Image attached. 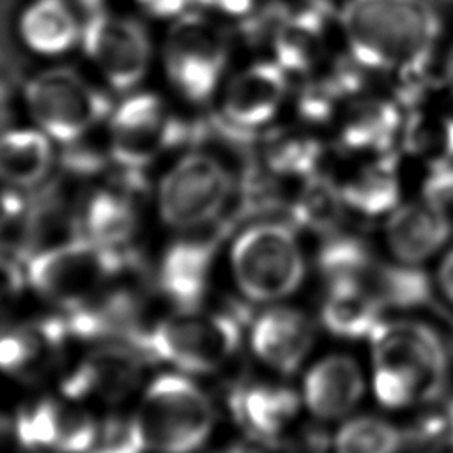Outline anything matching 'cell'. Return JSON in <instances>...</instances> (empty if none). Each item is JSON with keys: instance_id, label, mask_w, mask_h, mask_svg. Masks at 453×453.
I'll return each instance as SVG.
<instances>
[{"instance_id": "34", "label": "cell", "mask_w": 453, "mask_h": 453, "mask_svg": "<svg viewBox=\"0 0 453 453\" xmlns=\"http://www.w3.org/2000/svg\"><path fill=\"white\" fill-rule=\"evenodd\" d=\"M133 7V14L140 19L163 21L165 25L188 14L193 9V0H127Z\"/></svg>"}, {"instance_id": "40", "label": "cell", "mask_w": 453, "mask_h": 453, "mask_svg": "<svg viewBox=\"0 0 453 453\" xmlns=\"http://www.w3.org/2000/svg\"><path fill=\"white\" fill-rule=\"evenodd\" d=\"M444 85L448 90V96H451L453 99V46L446 57V64H444Z\"/></svg>"}, {"instance_id": "10", "label": "cell", "mask_w": 453, "mask_h": 453, "mask_svg": "<svg viewBox=\"0 0 453 453\" xmlns=\"http://www.w3.org/2000/svg\"><path fill=\"white\" fill-rule=\"evenodd\" d=\"M23 99L35 126L53 142L65 145L83 140L96 126L106 122L113 106L101 87L67 67L30 78Z\"/></svg>"}, {"instance_id": "5", "label": "cell", "mask_w": 453, "mask_h": 453, "mask_svg": "<svg viewBox=\"0 0 453 453\" xmlns=\"http://www.w3.org/2000/svg\"><path fill=\"white\" fill-rule=\"evenodd\" d=\"M244 319L214 308H175L136 334L131 345L149 359L188 375H212L232 363L244 342Z\"/></svg>"}, {"instance_id": "36", "label": "cell", "mask_w": 453, "mask_h": 453, "mask_svg": "<svg viewBox=\"0 0 453 453\" xmlns=\"http://www.w3.org/2000/svg\"><path fill=\"white\" fill-rule=\"evenodd\" d=\"M25 285V274L18 262L0 248V308L14 299Z\"/></svg>"}, {"instance_id": "28", "label": "cell", "mask_w": 453, "mask_h": 453, "mask_svg": "<svg viewBox=\"0 0 453 453\" xmlns=\"http://www.w3.org/2000/svg\"><path fill=\"white\" fill-rule=\"evenodd\" d=\"M375 260L377 257L365 239L336 230L324 235L317 250L315 267L326 285L336 281L365 283Z\"/></svg>"}, {"instance_id": "20", "label": "cell", "mask_w": 453, "mask_h": 453, "mask_svg": "<svg viewBox=\"0 0 453 453\" xmlns=\"http://www.w3.org/2000/svg\"><path fill=\"white\" fill-rule=\"evenodd\" d=\"M453 219L444 209L419 196L395 207L382 225V248L388 260L423 267L449 244Z\"/></svg>"}, {"instance_id": "35", "label": "cell", "mask_w": 453, "mask_h": 453, "mask_svg": "<svg viewBox=\"0 0 453 453\" xmlns=\"http://www.w3.org/2000/svg\"><path fill=\"white\" fill-rule=\"evenodd\" d=\"M434 292L453 308V242L448 244L442 253L435 258V267L432 274Z\"/></svg>"}, {"instance_id": "12", "label": "cell", "mask_w": 453, "mask_h": 453, "mask_svg": "<svg viewBox=\"0 0 453 453\" xmlns=\"http://www.w3.org/2000/svg\"><path fill=\"white\" fill-rule=\"evenodd\" d=\"M267 57L292 78L326 62L340 46L338 5L329 0H288L267 18Z\"/></svg>"}, {"instance_id": "3", "label": "cell", "mask_w": 453, "mask_h": 453, "mask_svg": "<svg viewBox=\"0 0 453 453\" xmlns=\"http://www.w3.org/2000/svg\"><path fill=\"white\" fill-rule=\"evenodd\" d=\"M234 292L248 304H276L294 297L308 278V255L299 228L283 219H257L237 228L225 251Z\"/></svg>"}, {"instance_id": "24", "label": "cell", "mask_w": 453, "mask_h": 453, "mask_svg": "<svg viewBox=\"0 0 453 453\" xmlns=\"http://www.w3.org/2000/svg\"><path fill=\"white\" fill-rule=\"evenodd\" d=\"M384 308L363 281L327 283L320 301V326L340 340H366L384 320Z\"/></svg>"}, {"instance_id": "33", "label": "cell", "mask_w": 453, "mask_h": 453, "mask_svg": "<svg viewBox=\"0 0 453 453\" xmlns=\"http://www.w3.org/2000/svg\"><path fill=\"white\" fill-rule=\"evenodd\" d=\"M260 4L262 0H193V9L228 25L251 18Z\"/></svg>"}, {"instance_id": "1", "label": "cell", "mask_w": 453, "mask_h": 453, "mask_svg": "<svg viewBox=\"0 0 453 453\" xmlns=\"http://www.w3.org/2000/svg\"><path fill=\"white\" fill-rule=\"evenodd\" d=\"M338 23L343 48L370 81L403 103L423 92L441 37L430 0H343Z\"/></svg>"}, {"instance_id": "21", "label": "cell", "mask_w": 453, "mask_h": 453, "mask_svg": "<svg viewBox=\"0 0 453 453\" xmlns=\"http://www.w3.org/2000/svg\"><path fill=\"white\" fill-rule=\"evenodd\" d=\"M119 180L92 191L78 212V234L106 248L127 250L140 226L136 195L145 173L119 170Z\"/></svg>"}, {"instance_id": "11", "label": "cell", "mask_w": 453, "mask_h": 453, "mask_svg": "<svg viewBox=\"0 0 453 453\" xmlns=\"http://www.w3.org/2000/svg\"><path fill=\"white\" fill-rule=\"evenodd\" d=\"M80 46L103 83L120 96L143 87L156 57L142 19L110 9H96L83 21Z\"/></svg>"}, {"instance_id": "13", "label": "cell", "mask_w": 453, "mask_h": 453, "mask_svg": "<svg viewBox=\"0 0 453 453\" xmlns=\"http://www.w3.org/2000/svg\"><path fill=\"white\" fill-rule=\"evenodd\" d=\"M294 78L271 57H257L226 74L216 99L219 120L241 134H260L287 115Z\"/></svg>"}, {"instance_id": "15", "label": "cell", "mask_w": 453, "mask_h": 453, "mask_svg": "<svg viewBox=\"0 0 453 453\" xmlns=\"http://www.w3.org/2000/svg\"><path fill=\"white\" fill-rule=\"evenodd\" d=\"M223 228L177 234L163 248L154 267V285L163 299L175 308L202 306L211 288Z\"/></svg>"}, {"instance_id": "16", "label": "cell", "mask_w": 453, "mask_h": 453, "mask_svg": "<svg viewBox=\"0 0 453 453\" xmlns=\"http://www.w3.org/2000/svg\"><path fill=\"white\" fill-rule=\"evenodd\" d=\"M246 342L262 366L288 377L299 372L313 349L315 322L296 306L267 304L250 320Z\"/></svg>"}, {"instance_id": "26", "label": "cell", "mask_w": 453, "mask_h": 453, "mask_svg": "<svg viewBox=\"0 0 453 453\" xmlns=\"http://www.w3.org/2000/svg\"><path fill=\"white\" fill-rule=\"evenodd\" d=\"M53 161V140L39 127L0 131V182L34 188L48 177Z\"/></svg>"}, {"instance_id": "17", "label": "cell", "mask_w": 453, "mask_h": 453, "mask_svg": "<svg viewBox=\"0 0 453 453\" xmlns=\"http://www.w3.org/2000/svg\"><path fill=\"white\" fill-rule=\"evenodd\" d=\"M366 375L359 359L333 350L313 359L301 380V402L319 423L343 421L354 414L366 393Z\"/></svg>"}, {"instance_id": "38", "label": "cell", "mask_w": 453, "mask_h": 453, "mask_svg": "<svg viewBox=\"0 0 453 453\" xmlns=\"http://www.w3.org/2000/svg\"><path fill=\"white\" fill-rule=\"evenodd\" d=\"M419 453H453V428H442L425 437Z\"/></svg>"}, {"instance_id": "2", "label": "cell", "mask_w": 453, "mask_h": 453, "mask_svg": "<svg viewBox=\"0 0 453 453\" xmlns=\"http://www.w3.org/2000/svg\"><path fill=\"white\" fill-rule=\"evenodd\" d=\"M375 402L388 411H405L432 402L446 386L449 350L441 333L421 320H382L368 338Z\"/></svg>"}, {"instance_id": "32", "label": "cell", "mask_w": 453, "mask_h": 453, "mask_svg": "<svg viewBox=\"0 0 453 453\" xmlns=\"http://www.w3.org/2000/svg\"><path fill=\"white\" fill-rule=\"evenodd\" d=\"M99 428L101 425L85 409L60 405L58 437L53 449L57 453H88L99 437Z\"/></svg>"}, {"instance_id": "23", "label": "cell", "mask_w": 453, "mask_h": 453, "mask_svg": "<svg viewBox=\"0 0 453 453\" xmlns=\"http://www.w3.org/2000/svg\"><path fill=\"white\" fill-rule=\"evenodd\" d=\"M228 409L244 434L283 437L296 423L301 395L280 380L246 379L228 393Z\"/></svg>"}, {"instance_id": "8", "label": "cell", "mask_w": 453, "mask_h": 453, "mask_svg": "<svg viewBox=\"0 0 453 453\" xmlns=\"http://www.w3.org/2000/svg\"><path fill=\"white\" fill-rule=\"evenodd\" d=\"M133 258L76 235L27 258V278L35 292L62 310H73L119 281Z\"/></svg>"}, {"instance_id": "6", "label": "cell", "mask_w": 453, "mask_h": 453, "mask_svg": "<svg viewBox=\"0 0 453 453\" xmlns=\"http://www.w3.org/2000/svg\"><path fill=\"white\" fill-rule=\"evenodd\" d=\"M131 416L147 453H198L218 426L212 398L177 370L152 377Z\"/></svg>"}, {"instance_id": "7", "label": "cell", "mask_w": 453, "mask_h": 453, "mask_svg": "<svg viewBox=\"0 0 453 453\" xmlns=\"http://www.w3.org/2000/svg\"><path fill=\"white\" fill-rule=\"evenodd\" d=\"M157 57L173 99L191 106L211 104L232 69L226 23L189 11L166 25Z\"/></svg>"}, {"instance_id": "14", "label": "cell", "mask_w": 453, "mask_h": 453, "mask_svg": "<svg viewBox=\"0 0 453 453\" xmlns=\"http://www.w3.org/2000/svg\"><path fill=\"white\" fill-rule=\"evenodd\" d=\"M405 103L391 90L370 83L347 99L331 127L340 154L370 156L398 152Z\"/></svg>"}, {"instance_id": "41", "label": "cell", "mask_w": 453, "mask_h": 453, "mask_svg": "<svg viewBox=\"0 0 453 453\" xmlns=\"http://www.w3.org/2000/svg\"><path fill=\"white\" fill-rule=\"evenodd\" d=\"M2 432H4V421L0 419V437H2Z\"/></svg>"}, {"instance_id": "37", "label": "cell", "mask_w": 453, "mask_h": 453, "mask_svg": "<svg viewBox=\"0 0 453 453\" xmlns=\"http://www.w3.org/2000/svg\"><path fill=\"white\" fill-rule=\"evenodd\" d=\"M226 453H296L290 449L281 437H262L253 434H244L241 439L234 441Z\"/></svg>"}, {"instance_id": "27", "label": "cell", "mask_w": 453, "mask_h": 453, "mask_svg": "<svg viewBox=\"0 0 453 453\" xmlns=\"http://www.w3.org/2000/svg\"><path fill=\"white\" fill-rule=\"evenodd\" d=\"M365 285L377 297L382 308L388 310H418L425 306L432 294V278L421 267L396 264L393 260H375Z\"/></svg>"}, {"instance_id": "39", "label": "cell", "mask_w": 453, "mask_h": 453, "mask_svg": "<svg viewBox=\"0 0 453 453\" xmlns=\"http://www.w3.org/2000/svg\"><path fill=\"white\" fill-rule=\"evenodd\" d=\"M12 119V96L5 81L0 80V131L7 129Z\"/></svg>"}, {"instance_id": "19", "label": "cell", "mask_w": 453, "mask_h": 453, "mask_svg": "<svg viewBox=\"0 0 453 453\" xmlns=\"http://www.w3.org/2000/svg\"><path fill=\"white\" fill-rule=\"evenodd\" d=\"M147 359L127 342H106L64 377L60 389L73 400L96 396L108 403H120L140 388Z\"/></svg>"}, {"instance_id": "25", "label": "cell", "mask_w": 453, "mask_h": 453, "mask_svg": "<svg viewBox=\"0 0 453 453\" xmlns=\"http://www.w3.org/2000/svg\"><path fill=\"white\" fill-rule=\"evenodd\" d=\"M81 25L67 0H32L19 14L18 34L32 53L58 57L80 44Z\"/></svg>"}, {"instance_id": "9", "label": "cell", "mask_w": 453, "mask_h": 453, "mask_svg": "<svg viewBox=\"0 0 453 453\" xmlns=\"http://www.w3.org/2000/svg\"><path fill=\"white\" fill-rule=\"evenodd\" d=\"M106 156L117 170L145 173L184 138L173 97L140 87L122 94L106 119Z\"/></svg>"}, {"instance_id": "4", "label": "cell", "mask_w": 453, "mask_h": 453, "mask_svg": "<svg viewBox=\"0 0 453 453\" xmlns=\"http://www.w3.org/2000/svg\"><path fill=\"white\" fill-rule=\"evenodd\" d=\"M239 179L230 163L211 149L177 154L152 186L157 221L170 232L193 234L228 225Z\"/></svg>"}, {"instance_id": "31", "label": "cell", "mask_w": 453, "mask_h": 453, "mask_svg": "<svg viewBox=\"0 0 453 453\" xmlns=\"http://www.w3.org/2000/svg\"><path fill=\"white\" fill-rule=\"evenodd\" d=\"M60 423V403L42 398L23 407L14 421L16 439L28 451L55 448Z\"/></svg>"}, {"instance_id": "18", "label": "cell", "mask_w": 453, "mask_h": 453, "mask_svg": "<svg viewBox=\"0 0 453 453\" xmlns=\"http://www.w3.org/2000/svg\"><path fill=\"white\" fill-rule=\"evenodd\" d=\"M331 173H326L334 184L347 212L363 218H386L402 203V170L396 152L347 156Z\"/></svg>"}, {"instance_id": "29", "label": "cell", "mask_w": 453, "mask_h": 453, "mask_svg": "<svg viewBox=\"0 0 453 453\" xmlns=\"http://www.w3.org/2000/svg\"><path fill=\"white\" fill-rule=\"evenodd\" d=\"M405 434L391 421L372 416H349L333 435V453H398Z\"/></svg>"}, {"instance_id": "30", "label": "cell", "mask_w": 453, "mask_h": 453, "mask_svg": "<svg viewBox=\"0 0 453 453\" xmlns=\"http://www.w3.org/2000/svg\"><path fill=\"white\" fill-rule=\"evenodd\" d=\"M60 345L44 327V322L0 331V370L23 373L41 357L42 349L57 350Z\"/></svg>"}, {"instance_id": "22", "label": "cell", "mask_w": 453, "mask_h": 453, "mask_svg": "<svg viewBox=\"0 0 453 453\" xmlns=\"http://www.w3.org/2000/svg\"><path fill=\"white\" fill-rule=\"evenodd\" d=\"M258 168L281 182H299L324 172L326 143L322 133L301 122L280 119L258 134Z\"/></svg>"}]
</instances>
